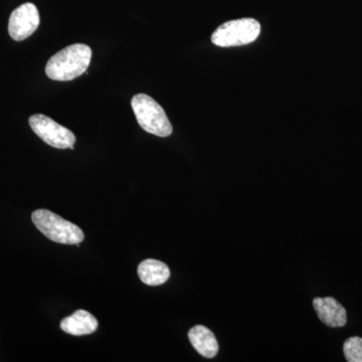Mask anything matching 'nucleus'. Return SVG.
Listing matches in <instances>:
<instances>
[{"label": "nucleus", "instance_id": "1", "mask_svg": "<svg viewBox=\"0 0 362 362\" xmlns=\"http://www.w3.org/2000/svg\"><path fill=\"white\" fill-rule=\"evenodd\" d=\"M90 59L92 49L89 45H69L49 59L45 66V74L54 81H71L86 73L90 65Z\"/></svg>", "mask_w": 362, "mask_h": 362}, {"label": "nucleus", "instance_id": "2", "mask_svg": "<svg viewBox=\"0 0 362 362\" xmlns=\"http://www.w3.org/2000/svg\"><path fill=\"white\" fill-rule=\"evenodd\" d=\"M131 106L143 130L158 137L173 134V125L165 111L153 98L146 94L135 95L131 100Z\"/></svg>", "mask_w": 362, "mask_h": 362}, {"label": "nucleus", "instance_id": "3", "mask_svg": "<svg viewBox=\"0 0 362 362\" xmlns=\"http://www.w3.org/2000/svg\"><path fill=\"white\" fill-rule=\"evenodd\" d=\"M32 220L40 233L58 244L80 245L85 239L84 233L78 226L47 209L33 211Z\"/></svg>", "mask_w": 362, "mask_h": 362}, {"label": "nucleus", "instance_id": "4", "mask_svg": "<svg viewBox=\"0 0 362 362\" xmlns=\"http://www.w3.org/2000/svg\"><path fill=\"white\" fill-rule=\"evenodd\" d=\"M261 33V25L254 18H240L223 23L211 35L214 45L221 47H240L255 42Z\"/></svg>", "mask_w": 362, "mask_h": 362}, {"label": "nucleus", "instance_id": "5", "mask_svg": "<svg viewBox=\"0 0 362 362\" xmlns=\"http://www.w3.org/2000/svg\"><path fill=\"white\" fill-rule=\"evenodd\" d=\"M28 122L33 132L49 146L58 149H74V144L76 143L75 134L49 117L35 114L30 116Z\"/></svg>", "mask_w": 362, "mask_h": 362}, {"label": "nucleus", "instance_id": "6", "mask_svg": "<svg viewBox=\"0 0 362 362\" xmlns=\"http://www.w3.org/2000/svg\"><path fill=\"white\" fill-rule=\"evenodd\" d=\"M40 13L37 6L30 2L14 9L8 23V33L11 39L21 42L30 37L39 28Z\"/></svg>", "mask_w": 362, "mask_h": 362}, {"label": "nucleus", "instance_id": "7", "mask_svg": "<svg viewBox=\"0 0 362 362\" xmlns=\"http://www.w3.org/2000/svg\"><path fill=\"white\" fill-rule=\"evenodd\" d=\"M313 307L318 318L330 327H343L347 322L346 310L333 297L315 298Z\"/></svg>", "mask_w": 362, "mask_h": 362}, {"label": "nucleus", "instance_id": "8", "mask_svg": "<svg viewBox=\"0 0 362 362\" xmlns=\"http://www.w3.org/2000/svg\"><path fill=\"white\" fill-rule=\"evenodd\" d=\"M61 328L68 334L81 337L92 334L98 329V321L92 314L86 310H77L73 315L61 321Z\"/></svg>", "mask_w": 362, "mask_h": 362}, {"label": "nucleus", "instance_id": "9", "mask_svg": "<svg viewBox=\"0 0 362 362\" xmlns=\"http://www.w3.org/2000/svg\"><path fill=\"white\" fill-rule=\"evenodd\" d=\"M188 339L194 349L206 358H214L218 352V343L213 331L206 326L197 325L188 332Z\"/></svg>", "mask_w": 362, "mask_h": 362}, {"label": "nucleus", "instance_id": "10", "mask_svg": "<svg viewBox=\"0 0 362 362\" xmlns=\"http://www.w3.org/2000/svg\"><path fill=\"white\" fill-rule=\"evenodd\" d=\"M137 272L140 280L148 286H160L170 277L168 266L158 259H144L138 266Z\"/></svg>", "mask_w": 362, "mask_h": 362}, {"label": "nucleus", "instance_id": "11", "mask_svg": "<svg viewBox=\"0 0 362 362\" xmlns=\"http://www.w3.org/2000/svg\"><path fill=\"white\" fill-rule=\"evenodd\" d=\"M345 358L349 362H362V338L350 337L343 345Z\"/></svg>", "mask_w": 362, "mask_h": 362}]
</instances>
